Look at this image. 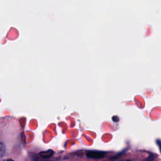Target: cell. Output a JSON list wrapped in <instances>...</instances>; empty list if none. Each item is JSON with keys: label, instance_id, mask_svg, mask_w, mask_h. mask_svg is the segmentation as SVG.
I'll list each match as a JSON object with an SVG mask.
<instances>
[{"label": "cell", "instance_id": "obj_2", "mask_svg": "<svg viewBox=\"0 0 161 161\" xmlns=\"http://www.w3.org/2000/svg\"><path fill=\"white\" fill-rule=\"evenodd\" d=\"M5 152V147L4 145L0 143V157H1Z\"/></svg>", "mask_w": 161, "mask_h": 161}, {"label": "cell", "instance_id": "obj_1", "mask_svg": "<svg viewBox=\"0 0 161 161\" xmlns=\"http://www.w3.org/2000/svg\"><path fill=\"white\" fill-rule=\"evenodd\" d=\"M86 155L88 157L91 158H101L104 157L105 153L99 151H89L86 152Z\"/></svg>", "mask_w": 161, "mask_h": 161}, {"label": "cell", "instance_id": "obj_4", "mask_svg": "<svg viewBox=\"0 0 161 161\" xmlns=\"http://www.w3.org/2000/svg\"><path fill=\"white\" fill-rule=\"evenodd\" d=\"M6 161H14V160H11V159H8V160H7Z\"/></svg>", "mask_w": 161, "mask_h": 161}, {"label": "cell", "instance_id": "obj_3", "mask_svg": "<svg viewBox=\"0 0 161 161\" xmlns=\"http://www.w3.org/2000/svg\"><path fill=\"white\" fill-rule=\"evenodd\" d=\"M120 161H131L130 160H120Z\"/></svg>", "mask_w": 161, "mask_h": 161}]
</instances>
